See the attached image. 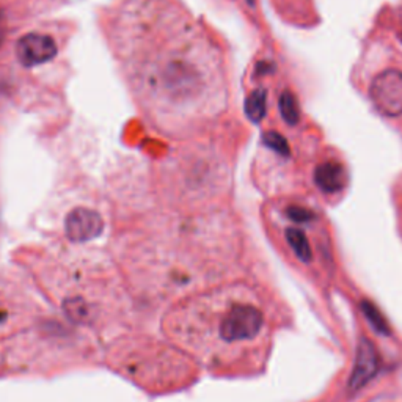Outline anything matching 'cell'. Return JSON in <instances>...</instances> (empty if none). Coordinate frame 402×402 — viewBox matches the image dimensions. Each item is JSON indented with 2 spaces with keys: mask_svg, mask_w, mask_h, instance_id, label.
<instances>
[{
  "mask_svg": "<svg viewBox=\"0 0 402 402\" xmlns=\"http://www.w3.org/2000/svg\"><path fill=\"white\" fill-rule=\"evenodd\" d=\"M352 80L374 112L402 134V51L391 38L379 33L366 39Z\"/></svg>",
  "mask_w": 402,
  "mask_h": 402,
  "instance_id": "6da1fadb",
  "label": "cell"
},
{
  "mask_svg": "<svg viewBox=\"0 0 402 402\" xmlns=\"http://www.w3.org/2000/svg\"><path fill=\"white\" fill-rule=\"evenodd\" d=\"M156 90L169 101H192L206 88L205 74L197 71L193 60L183 54L171 55L156 68Z\"/></svg>",
  "mask_w": 402,
  "mask_h": 402,
  "instance_id": "7a4b0ae2",
  "label": "cell"
},
{
  "mask_svg": "<svg viewBox=\"0 0 402 402\" xmlns=\"http://www.w3.org/2000/svg\"><path fill=\"white\" fill-rule=\"evenodd\" d=\"M310 179L315 195L324 201H339L349 187L351 173L339 152L327 148L319 150L315 162L311 164Z\"/></svg>",
  "mask_w": 402,
  "mask_h": 402,
  "instance_id": "3957f363",
  "label": "cell"
},
{
  "mask_svg": "<svg viewBox=\"0 0 402 402\" xmlns=\"http://www.w3.org/2000/svg\"><path fill=\"white\" fill-rule=\"evenodd\" d=\"M264 325V315L253 305H234L220 324V336L226 343L253 339Z\"/></svg>",
  "mask_w": 402,
  "mask_h": 402,
  "instance_id": "277c9868",
  "label": "cell"
},
{
  "mask_svg": "<svg viewBox=\"0 0 402 402\" xmlns=\"http://www.w3.org/2000/svg\"><path fill=\"white\" fill-rule=\"evenodd\" d=\"M379 370L380 355L376 346L370 338H360L355 351V360H353V370L348 382V390L352 393L360 391L376 377Z\"/></svg>",
  "mask_w": 402,
  "mask_h": 402,
  "instance_id": "5b68a950",
  "label": "cell"
},
{
  "mask_svg": "<svg viewBox=\"0 0 402 402\" xmlns=\"http://www.w3.org/2000/svg\"><path fill=\"white\" fill-rule=\"evenodd\" d=\"M59 52L57 43L49 35L30 32L20 37L16 43V57L24 66H37L55 59Z\"/></svg>",
  "mask_w": 402,
  "mask_h": 402,
  "instance_id": "8992f818",
  "label": "cell"
},
{
  "mask_svg": "<svg viewBox=\"0 0 402 402\" xmlns=\"http://www.w3.org/2000/svg\"><path fill=\"white\" fill-rule=\"evenodd\" d=\"M104 231V220L99 212L90 207H75L65 220V233L69 240L87 242Z\"/></svg>",
  "mask_w": 402,
  "mask_h": 402,
  "instance_id": "52a82bcc",
  "label": "cell"
},
{
  "mask_svg": "<svg viewBox=\"0 0 402 402\" xmlns=\"http://www.w3.org/2000/svg\"><path fill=\"white\" fill-rule=\"evenodd\" d=\"M360 307H362L366 321L371 324V327L376 330L379 335H382V336L390 335V325H388L386 319L384 317L382 313H380V310L376 307V305L370 300H363Z\"/></svg>",
  "mask_w": 402,
  "mask_h": 402,
  "instance_id": "ba28073f",
  "label": "cell"
},
{
  "mask_svg": "<svg viewBox=\"0 0 402 402\" xmlns=\"http://www.w3.org/2000/svg\"><path fill=\"white\" fill-rule=\"evenodd\" d=\"M266 114V93L262 90L253 92L247 99V115L253 121H261Z\"/></svg>",
  "mask_w": 402,
  "mask_h": 402,
  "instance_id": "9c48e42d",
  "label": "cell"
},
{
  "mask_svg": "<svg viewBox=\"0 0 402 402\" xmlns=\"http://www.w3.org/2000/svg\"><path fill=\"white\" fill-rule=\"evenodd\" d=\"M65 313L69 319H73L75 322H84L88 317V308L85 302L82 299H68L63 305Z\"/></svg>",
  "mask_w": 402,
  "mask_h": 402,
  "instance_id": "30bf717a",
  "label": "cell"
},
{
  "mask_svg": "<svg viewBox=\"0 0 402 402\" xmlns=\"http://www.w3.org/2000/svg\"><path fill=\"white\" fill-rule=\"evenodd\" d=\"M391 201L394 206V211H396V217L401 225L402 230V171L401 175L394 179L393 187H391Z\"/></svg>",
  "mask_w": 402,
  "mask_h": 402,
  "instance_id": "8fae6325",
  "label": "cell"
},
{
  "mask_svg": "<svg viewBox=\"0 0 402 402\" xmlns=\"http://www.w3.org/2000/svg\"><path fill=\"white\" fill-rule=\"evenodd\" d=\"M5 38H6V18L4 10H0V47H2Z\"/></svg>",
  "mask_w": 402,
  "mask_h": 402,
  "instance_id": "7c38bea8",
  "label": "cell"
}]
</instances>
